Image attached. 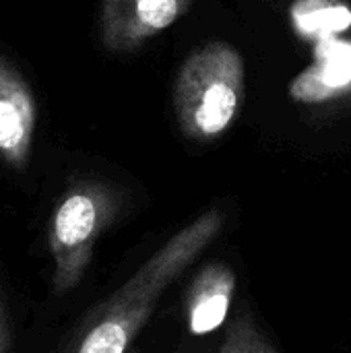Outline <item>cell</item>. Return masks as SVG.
<instances>
[{
	"label": "cell",
	"instance_id": "6da1fadb",
	"mask_svg": "<svg viewBox=\"0 0 351 353\" xmlns=\"http://www.w3.org/2000/svg\"><path fill=\"white\" fill-rule=\"evenodd\" d=\"M223 213L209 209L155 250L103 304L72 353H126L166 290L221 234Z\"/></svg>",
	"mask_w": 351,
	"mask_h": 353
},
{
	"label": "cell",
	"instance_id": "7a4b0ae2",
	"mask_svg": "<svg viewBox=\"0 0 351 353\" xmlns=\"http://www.w3.org/2000/svg\"><path fill=\"white\" fill-rule=\"evenodd\" d=\"M246 93V66L236 46L209 41L197 48L174 81V114L182 134L209 143L236 122Z\"/></svg>",
	"mask_w": 351,
	"mask_h": 353
},
{
	"label": "cell",
	"instance_id": "3957f363",
	"mask_svg": "<svg viewBox=\"0 0 351 353\" xmlns=\"http://www.w3.org/2000/svg\"><path fill=\"white\" fill-rule=\"evenodd\" d=\"M116 215L118 196L101 182L83 180L62 194L50 221L54 290L58 294H66L81 283L97 238Z\"/></svg>",
	"mask_w": 351,
	"mask_h": 353
},
{
	"label": "cell",
	"instance_id": "277c9868",
	"mask_svg": "<svg viewBox=\"0 0 351 353\" xmlns=\"http://www.w3.org/2000/svg\"><path fill=\"white\" fill-rule=\"evenodd\" d=\"M192 0H101L99 39L108 52L126 54L180 21Z\"/></svg>",
	"mask_w": 351,
	"mask_h": 353
},
{
	"label": "cell",
	"instance_id": "5b68a950",
	"mask_svg": "<svg viewBox=\"0 0 351 353\" xmlns=\"http://www.w3.org/2000/svg\"><path fill=\"white\" fill-rule=\"evenodd\" d=\"M37 126V103L25 77L0 56V159L23 170L29 163Z\"/></svg>",
	"mask_w": 351,
	"mask_h": 353
},
{
	"label": "cell",
	"instance_id": "8992f818",
	"mask_svg": "<svg viewBox=\"0 0 351 353\" xmlns=\"http://www.w3.org/2000/svg\"><path fill=\"white\" fill-rule=\"evenodd\" d=\"M298 103L321 105L351 95V41L329 37L314 43L312 62L290 83Z\"/></svg>",
	"mask_w": 351,
	"mask_h": 353
},
{
	"label": "cell",
	"instance_id": "52a82bcc",
	"mask_svg": "<svg viewBox=\"0 0 351 353\" xmlns=\"http://www.w3.org/2000/svg\"><path fill=\"white\" fill-rule=\"evenodd\" d=\"M234 292L236 273L225 263L205 265L188 292L186 323L190 335L203 337L217 331L230 314Z\"/></svg>",
	"mask_w": 351,
	"mask_h": 353
},
{
	"label": "cell",
	"instance_id": "ba28073f",
	"mask_svg": "<svg viewBox=\"0 0 351 353\" xmlns=\"http://www.w3.org/2000/svg\"><path fill=\"white\" fill-rule=\"evenodd\" d=\"M290 17L296 33L314 43L339 37L351 27V8L341 0H296Z\"/></svg>",
	"mask_w": 351,
	"mask_h": 353
},
{
	"label": "cell",
	"instance_id": "9c48e42d",
	"mask_svg": "<svg viewBox=\"0 0 351 353\" xmlns=\"http://www.w3.org/2000/svg\"><path fill=\"white\" fill-rule=\"evenodd\" d=\"M219 353H279L261 333L252 314L244 308L230 325Z\"/></svg>",
	"mask_w": 351,
	"mask_h": 353
},
{
	"label": "cell",
	"instance_id": "30bf717a",
	"mask_svg": "<svg viewBox=\"0 0 351 353\" xmlns=\"http://www.w3.org/2000/svg\"><path fill=\"white\" fill-rule=\"evenodd\" d=\"M0 353H10V331H8V319L2 300H0Z\"/></svg>",
	"mask_w": 351,
	"mask_h": 353
}]
</instances>
